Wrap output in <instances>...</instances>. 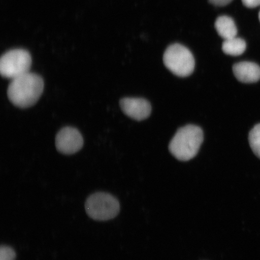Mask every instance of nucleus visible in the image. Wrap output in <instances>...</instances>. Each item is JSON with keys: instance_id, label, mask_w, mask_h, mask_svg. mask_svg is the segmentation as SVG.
I'll return each instance as SVG.
<instances>
[{"instance_id": "1", "label": "nucleus", "mask_w": 260, "mask_h": 260, "mask_svg": "<svg viewBox=\"0 0 260 260\" xmlns=\"http://www.w3.org/2000/svg\"><path fill=\"white\" fill-rule=\"evenodd\" d=\"M43 79L28 72L12 80L8 89L10 102L19 108L31 107L38 102L44 90Z\"/></svg>"}, {"instance_id": "2", "label": "nucleus", "mask_w": 260, "mask_h": 260, "mask_svg": "<svg viewBox=\"0 0 260 260\" xmlns=\"http://www.w3.org/2000/svg\"><path fill=\"white\" fill-rule=\"evenodd\" d=\"M203 139V132L199 126L186 125L178 130L169 145V149L178 160H190L198 154Z\"/></svg>"}, {"instance_id": "3", "label": "nucleus", "mask_w": 260, "mask_h": 260, "mask_svg": "<svg viewBox=\"0 0 260 260\" xmlns=\"http://www.w3.org/2000/svg\"><path fill=\"white\" fill-rule=\"evenodd\" d=\"M165 67L175 76L186 77L193 72L195 61L193 54L181 44L170 45L164 55Z\"/></svg>"}, {"instance_id": "4", "label": "nucleus", "mask_w": 260, "mask_h": 260, "mask_svg": "<svg viewBox=\"0 0 260 260\" xmlns=\"http://www.w3.org/2000/svg\"><path fill=\"white\" fill-rule=\"evenodd\" d=\"M87 215L93 220L105 221L115 218L119 213L120 204L113 195L105 192L91 194L85 204Z\"/></svg>"}, {"instance_id": "5", "label": "nucleus", "mask_w": 260, "mask_h": 260, "mask_svg": "<svg viewBox=\"0 0 260 260\" xmlns=\"http://www.w3.org/2000/svg\"><path fill=\"white\" fill-rule=\"evenodd\" d=\"M32 60L30 53L24 49H14L6 52L0 60L2 77L14 79L29 72Z\"/></svg>"}, {"instance_id": "6", "label": "nucleus", "mask_w": 260, "mask_h": 260, "mask_svg": "<svg viewBox=\"0 0 260 260\" xmlns=\"http://www.w3.org/2000/svg\"><path fill=\"white\" fill-rule=\"evenodd\" d=\"M83 145V139L79 130L67 126L56 136V146L60 153L71 155L79 151Z\"/></svg>"}, {"instance_id": "7", "label": "nucleus", "mask_w": 260, "mask_h": 260, "mask_svg": "<svg viewBox=\"0 0 260 260\" xmlns=\"http://www.w3.org/2000/svg\"><path fill=\"white\" fill-rule=\"evenodd\" d=\"M120 106L126 115L139 121L148 118L152 109L150 103L143 99L125 98L120 101Z\"/></svg>"}, {"instance_id": "8", "label": "nucleus", "mask_w": 260, "mask_h": 260, "mask_svg": "<svg viewBox=\"0 0 260 260\" xmlns=\"http://www.w3.org/2000/svg\"><path fill=\"white\" fill-rule=\"evenodd\" d=\"M233 71L240 82L252 83L260 79V67L255 63L242 61L234 65Z\"/></svg>"}, {"instance_id": "9", "label": "nucleus", "mask_w": 260, "mask_h": 260, "mask_svg": "<svg viewBox=\"0 0 260 260\" xmlns=\"http://www.w3.org/2000/svg\"><path fill=\"white\" fill-rule=\"evenodd\" d=\"M216 30L220 37L224 40L236 37L237 28L232 18L228 16H221L215 22Z\"/></svg>"}, {"instance_id": "10", "label": "nucleus", "mask_w": 260, "mask_h": 260, "mask_svg": "<svg viewBox=\"0 0 260 260\" xmlns=\"http://www.w3.org/2000/svg\"><path fill=\"white\" fill-rule=\"evenodd\" d=\"M246 48L245 41L237 37L225 40L222 44L223 53L232 56H240L245 51Z\"/></svg>"}, {"instance_id": "11", "label": "nucleus", "mask_w": 260, "mask_h": 260, "mask_svg": "<svg viewBox=\"0 0 260 260\" xmlns=\"http://www.w3.org/2000/svg\"><path fill=\"white\" fill-rule=\"evenodd\" d=\"M249 142L253 153L260 158V123L256 125L250 132Z\"/></svg>"}, {"instance_id": "12", "label": "nucleus", "mask_w": 260, "mask_h": 260, "mask_svg": "<svg viewBox=\"0 0 260 260\" xmlns=\"http://www.w3.org/2000/svg\"><path fill=\"white\" fill-rule=\"evenodd\" d=\"M16 253L11 247L3 245L0 249V260H15Z\"/></svg>"}, {"instance_id": "13", "label": "nucleus", "mask_w": 260, "mask_h": 260, "mask_svg": "<svg viewBox=\"0 0 260 260\" xmlns=\"http://www.w3.org/2000/svg\"><path fill=\"white\" fill-rule=\"evenodd\" d=\"M243 4L248 8H254L260 5V0H242Z\"/></svg>"}, {"instance_id": "14", "label": "nucleus", "mask_w": 260, "mask_h": 260, "mask_svg": "<svg viewBox=\"0 0 260 260\" xmlns=\"http://www.w3.org/2000/svg\"><path fill=\"white\" fill-rule=\"evenodd\" d=\"M209 1L211 4L221 7V6H225L230 4L233 0H209Z\"/></svg>"}, {"instance_id": "15", "label": "nucleus", "mask_w": 260, "mask_h": 260, "mask_svg": "<svg viewBox=\"0 0 260 260\" xmlns=\"http://www.w3.org/2000/svg\"><path fill=\"white\" fill-rule=\"evenodd\" d=\"M258 16H259V21H260V12H259V15H258Z\"/></svg>"}]
</instances>
